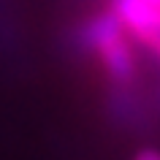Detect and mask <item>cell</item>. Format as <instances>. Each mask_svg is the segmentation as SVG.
<instances>
[{
	"instance_id": "cell-1",
	"label": "cell",
	"mask_w": 160,
	"mask_h": 160,
	"mask_svg": "<svg viewBox=\"0 0 160 160\" xmlns=\"http://www.w3.org/2000/svg\"><path fill=\"white\" fill-rule=\"evenodd\" d=\"M92 41H95V49H98V54H101V60H103V65H106L111 79L119 82V84L133 82V76H136L133 52H130L125 35H122V22H119V17L114 11L95 19Z\"/></svg>"
},
{
	"instance_id": "cell-2",
	"label": "cell",
	"mask_w": 160,
	"mask_h": 160,
	"mask_svg": "<svg viewBox=\"0 0 160 160\" xmlns=\"http://www.w3.org/2000/svg\"><path fill=\"white\" fill-rule=\"evenodd\" d=\"M114 14L119 17L122 27H130L160 57V14H155L138 0H114Z\"/></svg>"
},
{
	"instance_id": "cell-3",
	"label": "cell",
	"mask_w": 160,
	"mask_h": 160,
	"mask_svg": "<svg viewBox=\"0 0 160 160\" xmlns=\"http://www.w3.org/2000/svg\"><path fill=\"white\" fill-rule=\"evenodd\" d=\"M138 3H144L147 8H152L155 14H160V0H138Z\"/></svg>"
},
{
	"instance_id": "cell-4",
	"label": "cell",
	"mask_w": 160,
	"mask_h": 160,
	"mask_svg": "<svg viewBox=\"0 0 160 160\" xmlns=\"http://www.w3.org/2000/svg\"><path fill=\"white\" fill-rule=\"evenodd\" d=\"M136 160H160V155H158V152H141Z\"/></svg>"
}]
</instances>
